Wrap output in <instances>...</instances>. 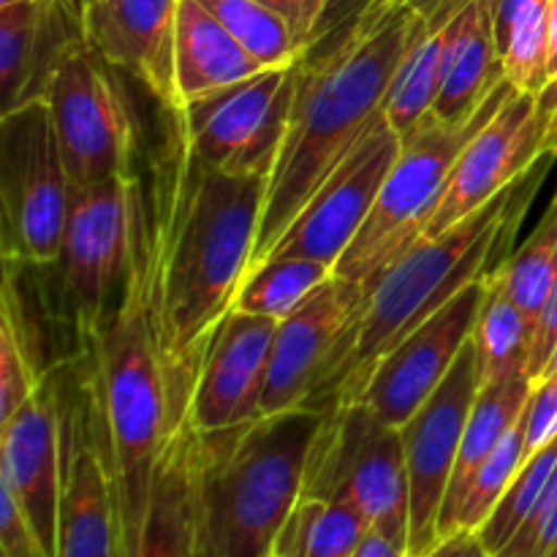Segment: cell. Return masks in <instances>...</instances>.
<instances>
[{"mask_svg":"<svg viewBox=\"0 0 557 557\" xmlns=\"http://www.w3.org/2000/svg\"><path fill=\"white\" fill-rule=\"evenodd\" d=\"M256 3L267 5L277 16H283L294 36L302 44H310V38L321 30V20H324L332 0H256Z\"/></svg>","mask_w":557,"mask_h":557,"instance_id":"39","label":"cell"},{"mask_svg":"<svg viewBox=\"0 0 557 557\" xmlns=\"http://www.w3.org/2000/svg\"><path fill=\"white\" fill-rule=\"evenodd\" d=\"M422 557H493L484 547V542L479 539L476 531H457L451 536L441 539L428 555Z\"/></svg>","mask_w":557,"mask_h":557,"instance_id":"41","label":"cell"},{"mask_svg":"<svg viewBox=\"0 0 557 557\" xmlns=\"http://www.w3.org/2000/svg\"><path fill=\"white\" fill-rule=\"evenodd\" d=\"M63 473V403L58 400L52 373H47L36 395L0 424V484L14 495L49 557L58 553Z\"/></svg>","mask_w":557,"mask_h":557,"instance_id":"16","label":"cell"},{"mask_svg":"<svg viewBox=\"0 0 557 557\" xmlns=\"http://www.w3.org/2000/svg\"><path fill=\"white\" fill-rule=\"evenodd\" d=\"M557 346V275L553 288H549L547 299H544V308L539 313L536 332H533V351H531V364H528V375L533 381H542L544 370H547L549 359H553Z\"/></svg>","mask_w":557,"mask_h":557,"instance_id":"40","label":"cell"},{"mask_svg":"<svg viewBox=\"0 0 557 557\" xmlns=\"http://www.w3.org/2000/svg\"><path fill=\"white\" fill-rule=\"evenodd\" d=\"M557 152L539 158L490 205L438 237H419L364 286L351 324L326 359L305 408L326 413L362 397L375 364L433 319L468 283L509 259L517 232L536 201Z\"/></svg>","mask_w":557,"mask_h":557,"instance_id":"4","label":"cell"},{"mask_svg":"<svg viewBox=\"0 0 557 557\" xmlns=\"http://www.w3.org/2000/svg\"><path fill=\"white\" fill-rule=\"evenodd\" d=\"M324 506L326 500L302 495V498L297 500V506L292 509V515L286 517L281 531H277L272 557H308L313 525L315 520H319L321 511H324Z\"/></svg>","mask_w":557,"mask_h":557,"instance_id":"38","label":"cell"},{"mask_svg":"<svg viewBox=\"0 0 557 557\" xmlns=\"http://www.w3.org/2000/svg\"><path fill=\"white\" fill-rule=\"evenodd\" d=\"M264 174H223L190 152L177 109H161V141L145 180L150 297L158 351L180 419H188L212 335L253 256Z\"/></svg>","mask_w":557,"mask_h":557,"instance_id":"1","label":"cell"},{"mask_svg":"<svg viewBox=\"0 0 557 557\" xmlns=\"http://www.w3.org/2000/svg\"><path fill=\"white\" fill-rule=\"evenodd\" d=\"M471 337L482 359L484 384L506 379V375L528 373L533 351V324L517 308L495 270L487 275V297H484Z\"/></svg>","mask_w":557,"mask_h":557,"instance_id":"26","label":"cell"},{"mask_svg":"<svg viewBox=\"0 0 557 557\" xmlns=\"http://www.w3.org/2000/svg\"><path fill=\"white\" fill-rule=\"evenodd\" d=\"M294 79V65L267 69L185 107H174L190 152L215 172L264 174L270 180L286 136Z\"/></svg>","mask_w":557,"mask_h":557,"instance_id":"11","label":"cell"},{"mask_svg":"<svg viewBox=\"0 0 557 557\" xmlns=\"http://www.w3.org/2000/svg\"><path fill=\"white\" fill-rule=\"evenodd\" d=\"M150 212L145 180L131 185V256L123 288L98 330L82 343L79 386L87 424L112 484L117 555L136 557L152 479L172 435L183 428L158 351L150 297Z\"/></svg>","mask_w":557,"mask_h":557,"instance_id":"3","label":"cell"},{"mask_svg":"<svg viewBox=\"0 0 557 557\" xmlns=\"http://www.w3.org/2000/svg\"><path fill=\"white\" fill-rule=\"evenodd\" d=\"M107 69L87 41H79L58 65L44 96L71 190L136 174V131Z\"/></svg>","mask_w":557,"mask_h":557,"instance_id":"10","label":"cell"},{"mask_svg":"<svg viewBox=\"0 0 557 557\" xmlns=\"http://www.w3.org/2000/svg\"><path fill=\"white\" fill-rule=\"evenodd\" d=\"M14 3H33V0H0V9H3V5H14Z\"/></svg>","mask_w":557,"mask_h":557,"instance_id":"47","label":"cell"},{"mask_svg":"<svg viewBox=\"0 0 557 557\" xmlns=\"http://www.w3.org/2000/svg\"><path fill=\"white\" fill-rule=\"evenodd\" d=\"M85 41L82 11L69 0H33L0 9V103L3 112L47 96L65 54Z\"/></svg>","mask_w":557,"mask_h":557,"instance_id":"20","label":"cell"},{"mask_svg":"<svg viewBox=\"0 0 557 557\" xmlns=\"http://www.w3.org/2000/svg\"><path fill=\"white\" fill-rule=\"evenodd\" d=\"M71 212V183L47 98L0 120V245L3 261L54 264Z\"/></svg>","mask_w":557,"mask_h":557,"instance_id":"9","label":"cell"},{"mask_svg":"<svg viewBox=\"0 0 557 557\" xmlns=\"http://www.w3.org/2000/svg\"><path fill=\"white\" fill-rule=\"evenodd\" d=\"M533 389H536V381L528 373L506 375V379H495L482 384V389H479L476 400L471 406V413H468L460 449H457V462L451 468L449 490H446L444 506H441L438 542L449 533L451 520L457 515V506H460L471 479L476 476L479 468L498 449L506 433L528 411Z\"/></svg>","mask_w":557,"mask_h":557,"instance_id":"25","label":"cell"},{"mask_svg":"<svg viewBox=\"0 0 557 557\" xmlns=\"http://www.w3.org/2000/svg\"><path fill=\"white\" fill-rule=\"evenodd\" d=\"M528 460V411L522 413L520 422L506 433V438L500 441L498 449L487 457L482 468L476 471V476L468 484L466 495H462L460 506H457V515L451 520V528L446 536L457 531H482L484 522L490 520V515L495 511V506L500 504V498L506 495V490L511 487V482L517 479L520 468ZM444 536V539H446Z\"/></svg>","mask_w":557,"mask_h":557,"instance_id":"31","label":"cell"},{"mask_svg":"<svg viewBox=\"0 0 557 557\" xmlns=\"http://www.w3.org/2000/svg\"><path fill=\"white\" fill-rule=\"evenodd\" d=\"M557 544V471L525 525L495 557H549Z\"/></svg>","mask_w":557,"mask_h":557,"instance_id":"36","label":"cell"},{"mask_svg":"<svg viewBox=\"0 0 557 557\" xmlns=\"http://www.w3.org/2000/svg\"><path fill=\"white\" fill-rule=\"evenodd\" d=\"M557 471V435L549 441L547 446H542L539 451H533L525 460V466L520 468L517 479L511 482V487L506 490V495L500 498V504L495 506V511L490 515V520L484 522L479 539L484 542L490 555H498L506 544L515 539V533L525 525L528 517L533 515V509L542 500L544 490L549 487Z\"/></svg>","mask_w":557,"mask_h":557,"instance_id":"33","label":"cell"},{"mask_svg":"<svg viewBox=\"0 0 557 557\" xmlns=\"http://www.w3.org/2000/svg\"><path fill=\"white\" fill-rule=\"evenodd\" d=\"M370 525L362 511L348 500H326L310 536L308 557H351Z\"/></svg>","mask_w":557,"mask_h":557,"instance_id":"35","label":"cell"},{"mask_svg":"<svg viewBox=\"0 0 557 557\" xmlns=\"http://www.w3.org/2000/svg\"><path fill=\"white\" fill-rule=\"evenodd\" d=\"M549 557H557V544H555V549H553V553H549Z\"/></svg>","mask_w":557,"mask_h":557,"instance_id":"49","label":"cell"},{"mask_svg":"<svg viewBox=\"0 0 557 557\" xmlns=\"http://www.w3.org/2000/svg\"><path fill=\"white\" fill-rule=\"evenodd\" d=\"M351 557H408V553L386 536H381L379 531H368V536L362 539V544Z\"/></svg>","mask_w":557,"mask_h":557,"instance_id":"44","label":"cell"},{"mask_svg":"<svg viewBox=\"0 0 557 557\" xmlns=\"http://www.w3.org/2000/svg\"><path fill=\"white\" fill-rule=\"evenodd\" d=\"M484 384L476 343H466L449 375L424 406L400 428L411 484V533L408 557H422L438 544V517L457 462L462 430Z\"/></svg>","mask_w":557,"mask_h":557,"instance_id":"13","label":"cell"},{"mask_svg":"<svg viewBox=\"0 0 557 557\" xmlns=\"http://www.w3.org/2000/svg\"><path fill=\"white\" fill-rule=\"evenodd\" d=\"M196 428L190 419H185L158 462L136 557H196Z\"/></svg>","mask_w":557,"mask_h":557,"instance_id":"23","label":"cell"},{"mask_svg":"<svg viewBox=\"0 0 557 557\" xmlns=\"http://www.w3.org/2000/svg\"><path fill=\"white\" fill-rule=\"evenodd\" d=\"M487 297V275L468 283L433 319L424 321L400 346L392 348L375 370L357 403H364L381 422L400 430L449 375Z\"/></svg>","mask_w":557,"mask_h":557,"instance_id":"14","label":"cell"},{"mask_svg":"<svg viewBox=\"0 0 557 557\" xmlns=\"http://www.w3.org/2000/svg\"><path fill=\"white\" fill-rule=\"evenodd\" d=\"M180 0H87L85 41L109 69L139 82L158 109L177 107L174 92V25Z\"/></svg>","mask_w":557,"mask_h":557,"instance_id":"19","label":"cell"},{"mask_svg":"<svg viewBox=\"0 0 557 557\" xmlns=\"http://www.w3.org/2000/svg\"><path fill=\"white\" fill-rule=\"evenodd\" d=\"M44 375L16 337L14 326L0 315V424L9 422L38 392Z\"/></svg>","mask_w":557,"mask_h":557,"instance_id":"34","label":"cell"},{"mask_svg":"<svg viewBox=\"0 0 557 557\" xmlns=\"http://www.w3.org/2000/svg\"><path fill=\"white\" fill-rule=\"evenodd\" d=\"M504 76L515 90L539 96L549 82V0H533L498 38Z\"/></svg>","mask_w":557,"mask_h":557,"instance_id":"32","label":"cell"},{"mask_svg":"<svg viewBox=\"0 0 557 557\" xmlns=\"http://www.w3.org/2000/svg\"><path fill=\"white\" fill-rule=\"evenodd\" d=\"M267 71L226 27L199 3L180 0L174 25V92L177 107Z\"/></svg>","mask_w":557,"mask_h":557,"instance_id":"24","label":"cell"},{"mask_svg":"<svg viewBox=\"0 0 557 557\" xmlns=\"http://www.w3.org/2000/svg\"><path fill=\"white\" fill-rule=\"evenodd\" d=\"M400 3H406L408 9L419 11V14L428 20L430 27H438L444 25L457 9H462L468 0H400Z\"/></svg>","mask_w":557,"mask_h":557,"instance_id":"43","label":"cell"},{"mask_svg":"<svg viewBox=\"0 0 557 557\" xmlns=\"http://www.w3.org/2000/svg\"><path fill=\"white\" fill-rule=\"evenodd\" d=\"M511 92L515 87L504 76L468 123L446 125L428 117L403 139L400 156L386 174L368 221L335 264L337 277L368 286L384 267L422 237L460 152L509 101Z\"/></svg>","mask_w":557,"mask_h":557,"instance_id":"6","label":"cell"},{"mask_svg":"<svg viewBox=\"0 0 557 557\" xmlns=\"http://www.w3.org/2000/svg\"><path fill=\"white\" fill-rule=\"evenodd\" d=\"M302 495L348 500L379 531L408 553L411 484L397 428L381 422L364 403L321 413L305 466Z\"/></svg>","mask_w":557,"mask_h":557,"instance_id":"7","label":"cell"},{"mask_svg":"<svg viewBox=\"0 0 557 557\" xmlns=\"http://www.w3.org/2000/svg\"><path fill=\"white\" fill-rule=\"evenodd\" d=\"M557 74V0H549V79Z\"/></svg>","mask_w":557,"mask_h":557,"instance_id":"45","label":"cell"},{"mask_svg":"<svg viewBox=\"0 0 557 557\" xmlns=\"http://www.w3.org/2000/svg\"><path fill=\"white\" fill-rule=\"evenodd\" d=\"M69 3H74V5H76V9H79V11H82V5H85V3H87V0H69Z\"/></svg>","mask_w":557,"mask_h":557,"instance_id":"48","label":"cell"},{"mask_svg":"<svg viewBox=\"0 0 557 557\" xmlns=\"http://www.w3.org/2000/svg\"><path fill=\"white\" fill-rule=\"evenodd\" d=\"M555 370H557V346H555V354H553V359H549V364H547V370H544L542 379H547V375H553Z\"/></svg>","mask_w":557,"mask_h":557,"instance_id":"46","label":"cell"},{"mask_svg":"<svg viewBox=\"0 0 557 557\" xmlns=\"http://www.w3.org/2000/svg\"><path fill=\"white\" fill-rule=\"evenodd\" d=\"M542 156H547V145L536 96L515 90L460 152L422 237H438L468 221Z\"/></svg>","mask_w":557,"mask_h":557,"instance_id":"15","label":"cell"},{"mask_svg":"<svg viewBox=\"0 0 557 557\" xmlns=\"http://www.w3.org/2000/svg\"><path fill=\"white\" fill-rule=\"evenodd\" d=\"M362 297V283L332 275L288 319L277 321L261 397L264 417L305 408Z\"/></svg>","mask_w":557,"mask_h":557,"instance_id":"18","label":"cell"},{"mask_svg":"<svg viewBox=\"0 0 557 557\" xmlns=\"http://www.w3.org/2000/svg\"><path fill=\"white\" fill-rule=\"evenodd\" d=\"M335 275V267L315 259H275L243 277L232 310L283 321Z\"/></svg>","mask_w":557,"mask_h":557,"instance_id":"28","label":"cell"},{"mask_svg":"<svg viewBox=\"0 0 557 557\" xmlns=\"http://www.w3.org/2000/svg\"><path fill=\"white\" fill-rule=\"evenodd\" d=\"M134 177L71 190L63 248L58 261L47 264L54 281L44 286V310L54 326L74 335L76 357L114 308L128 272Z\"/></svg>","mask_w":557,"mask_h":557,"instance_id":"8","label":"cell"},{"mask_svg":"<svg viewBox=\"0 0 557 557\" xmlns=\"http://www.w3.org/2000/svg\"><path fill=\"white\" fill-rule=\"evenodd\" d=\"M428 30V20L400 0H362L348 20L310 38L294 63L292 112L267 180L248 272L270 256L310 196L384 112L403 60Z\"/></svg>","mask_w":557,"mask_h":557,"instance_id":"2","label":"cell"},{"mask_svg":"<svg viewBox=\"0 0 557 557\" xmlns=\"http://www.w3.org/2000/svg\"><path fill=\"white\" fill-rule=\"evenodd\" d=\"M495 272L536 332L539 313L557 275V190L531 237L520 248L511 250L509 259Z\"/></svg>","mask_w":557,"mask_h":557,"instance_id":"29","label":"cell"},{"mask_svg":"<svg viewBox=\"0 0 557 557\" xmlns=\"http://www.w3.org/2000/svg\"><path fill=\"white\" fill-rule=\"evenodd\" d=\"M444 76L430 117L446 125H462L504 79L490 0H468L444 22Z\"/></svg>","mask_w":557,"mask_h":557,"instance_id":"22","label":"cell"},{"mask_svg":"<svg viewBox=\"0 0 557 557\" xmlns=\"http://www.w3.org/2000/svg\"><path fill=\"white\" fill-rule=\"evenodd\" d=\"M400 150V134L381 112L368 134L310 196L261 264L275 259H315L335 267L368 221L375 196Z\"/></svg>","mask_w":557,"mask_h":557,"instance_id":"12","label":"cell"},{"mask_svg":"<svg viewBox=\"0 0 557 557\" xmlns=\"http://www.w3.org/2000/svg\"><path fill=\"white\" fill-rule=\"evenodd\" d=\"M536 112L544 125V145H547V152H557V74L539 90Z\"/></svg>","mask_w":557,"mask_h":557,"instance_id":"42","label":"cell"},{"mask_svg":"<svg viewBox=\"0 0 557 557\" xmlns=\"http://www.w3.org/2000/svg\"><path fill=\"white\" fill-rule=\"evenodd\" d=\"M321 413H270L239 428L196 430V557H272L277 531L302 498Z\"/></svg>","mask_w":557,"mask_h":557,"instance_id":"5","label":"cell"},{"mask_svg":"<svg viewBox=\"0 0 557 557\" xmlns=\"http://www.w3.org/2000/svg\"><path fill=\"white\" fill-rule=\"evenodd\" d=\"M277 321L228 310L212 335L196 381L188 419L199 433L239 428L261 419L267 368Z\"/></svg>","mask_w":557,"mask_h":557,"instance_id":"17","label":"cell"},{"mask_svg":"<svg viewBox=\"0 0 557 557\" xmlns=\"http://www.w3.org/2000/svg\"><path fill=\"white\" fill-rule=\"evenodd\" d=\"M63 435L65 473L54 557H114L117 522L112 484L101 451L90 435L87 408L74 411V406H63Z\"/></svg>","mask_w":557,"mask_h":557,"instance_id":"21","label":"cell"},{"mask_svg":"<svg viewBox=\"0 0 557 557\" xmlns=\"http://www.w3.org/2000/svg\"><path fill=\"white\" fill-rule=\"evenodd\" d=\"M444 25L430 27L403 60L386 92L384 117L400 134V139L411 136L433 114L441 92V76H444Z\"/></svg>","mask_w":557,"mask_h":557,"instance_id":"27","label":"cell"},{"mask_svg":"<svg viewBox=\"0 0 557 557\" xmlns=\"http://www.w3.org/2000/svg\"><path fill=\"white\" fill-rule=\"evenodd\" d=\"M228 36L264 69H286L299 60L308 44L299 41L288 22L256 0H199Z\"/></svg>","mask_w":557,"mask_h":557,"instance_id":"30","label":"cell"},{"mask_svg":"<svg viewBox=\"0 0 557 557\" xmlns=\"http://www.w3.org/2000/svg\"><path fill=\"white\" fill-rule=\"evenodd\" d=\"M0 553L3 557H49L36 528L3 484H0Z\"/></svg>","mask_w":557,"mask_h":557,"instance_id":"37","label":"cell"}]
</instances>
